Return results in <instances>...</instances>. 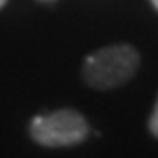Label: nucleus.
Returning a JSON list of instances; mask_svg holds the SVG:
<instances>
[{"mask_svg":"<svg viewBox=\"0 0 158 158\" xmlns=\"http://www.w3.org/2000/svg\"><path fill=\"white\" fill-rule=\"evenodd\" d=\"M88 122L78 110L61 109L31 122V135L42 147H73L88 137Z\"/></svg>","mask_w":158,"mask_h":158,"instance_id":"obj_2","label":"nucleus"},{"mask_svg":"<svg viewBox=\"0 0 158 158\" xmlns=\"http://www.w3.org/2000/svg\"><path fill=\"white\" fill-rule=\"evenodd\" d=\"M6 2H8V0H0V10H2V8L6 6Z\"/></svg>","mask_w":158,"mask_h":158,"instance_id":"obj_4","label":"nucleus"},{"mask_svg":"<svg viewBox=\"0 0 158 158\" xmlns=\"http://www.w3.org/2000/svg\"><path fill=\"white\" fill-rule=\"evenodd\" d=\"M149 130H151V133L154 137H158V99H156V105L152 109V114L149 118Z\"/></svg>","mask_w":158,"mask_h":158,"instance_id":"obj_3","label":"nucleus"},{"mask_svg":"<svg viewBox=\"0 0 158 158\" xmlns=\"http://www.w3.org/2000/svg\"><path fill=\"white\" fill-rule=\"evenodd\" d=\"M139 69V52L130 44L101 48L84 59L82 78L95 89H112L126 84Z\"/></svg>","mask_w":158,"mask_h":158,"instance_id":"obj_1","label":"nucleus"},{"mask_svg":"<svg viewBox=\"0 0 158 158\" xmlns=\"http://www.w3.org/2000/svg\"><path fill=\"white\" fill-rule=\"evenodd\" d=\"M151 2H152V4H154V8L158 10V0H151Z\"/></svg>","mask_w":158,"mask_h":158,"instance_id":"obj_5","label":"nucleus"}]
</instances>
